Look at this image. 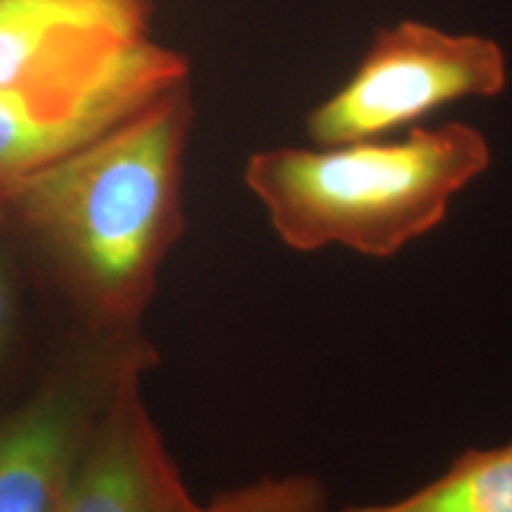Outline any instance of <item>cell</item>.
I'll return each instance as SVG.
<instances>
[{
  "label": "cell",
  "mask_w": 512,
  "mask_h": 512,
  "mask_svg": "<svg viewBox=\"0 0 512 512\" xmlns=\"http://www.w3.org/2000/svg\"><path fill=\"white\" fill-rule=\"evenodd\" d=\"M190 81L0 190L12 226L50 259L81 311L128 337L183 233Z\"/></svg>",
  "instance_id": "1"
},
{
  "label": "cell",
  "mask_w": 512,
  "mask_h": 512,
  "mask_svg": "<svg viewBox=\"0 0 512 512\" xmlns=\"http://www.w3.org/2000/svg\"><path fill=\"white\" fill-rule=\"evenodd\" d=\"M489 164L484 133L448 121L396 138L259 150L242 178L294 252L344 247L389 259L441 226Z\"/></svg>",
  "instance_id": "2"
},
{
  "label": "cell",
  "mask_w": 512,
  "mask_h": 512,
  "mask_svg": "<svg viewBox=\"0 0 512 512\" xmlns=\"http://www.w3.org/2000/svg\"><path fill=\"white\" fill-rule=\"evenodd\" d=\"M505 86L508 57L494 38L403 19L377 31L349 79L309 112L306 133L316 145L396 136L453 102L496 98Z\"/></svg>",
  "instance_id": "3"
},
{
  "label": "cell",
  "mask_w": 512,
  "mask_h": 512,
  "mask_svg": "<svg viewBox=\"0 0 512 512\" xmlns=\"http://www.w3.org/2000/svg\"><path fill=\"white\" fill-rule=\"evenodd\" d=\"M150 0H0V93L81 107L162 53Z\"/></svg>",
  "instance_id": "4"
},
{
  "label": "cell",
  "mask_w": 512,
  "mask_h": 512,
  "mask_svg": "<svg viewBox=\"0 0 512 512\" xmlns=\"http://www.w3.org/2000/svg\"><path fill=\"white\" fill-rule=\"evenodd\" d=\"M150 354L126 361L64 486L57 512H192L181 472L140 394Z\"/></svg>",
  "instance_id": "5"
},
{
  "label": "cell",
  "mask_w": 512,
  "mask_h": 512,
  "mask_svg": "<svg viewBox=\"0 0 512 512\" xmlns=\"http://www.w3.org/2000/svg\"><path fill=\"white\" fill-rule=\"evenodd\" d=\"M145 349L121 339L93 368L53 382L0 422V512H57L83 441L121 368Z\"/></svg>",
  "instance_id": "6"
},
{
  "label": "cell",
  "mask_w": 512,
  "mask_h": 512,
  "mask_svg": "<svg viewBox=\"0 0 512 512\" xmlns=\"http://www.w3.org/2000/svg\"><path fill=\"white\" fill-rule=\"evenodd\" d=\"M185 81H190L188 60L164 46L131 79L88 105L53 107L22 95L0 93V190L100 136Z\"/></svg>",
  "instance_id": "7"
},
{
  "label": "cell",
  "mask_w": 512,
  "mask_h": 512,
  "mask_svg": "<svg viewBox=\"0 0 512 512\" xmlns=\"http://www.w3.org/2000/svg\"><path fill=\"white\" fill-rule=\"evenodd\" d=\"M339 512H512V444L470 448L413 494Z\"/></svg>",
  "instance_id": "8"
},
{
  "label": "cell",
  "mask_w": 512,
  "mask_h": 512,
  "mask_svg": "<svg viewBox=\"0 0 512 512\" xmlns=\"http://www.w3.org/2000/svg\"><path fill=\"white\" fill-rule=\"evenodd\" d=\"M192 512H330V494L313 475L264 477L197 503Z\"/></svg>",
  "instance_id": "9"
},
{
  "label": "cell",
  "mask_w": 512,
  "mask_h": 512,
  "mask_svg": "<svg viewBox=\"0 0 512 512\" xmlns=\"http://www.w3.org/2000/svg\"><path fill=\"white\" fill-rule=\"evenodd\" d=\"M10 228L12 223L8 214H5L3 204H0V366H3L5 356H8L17 328V290L8 247Z\"/></svg>",
  "instance_id": "10"
}]
</instances>
